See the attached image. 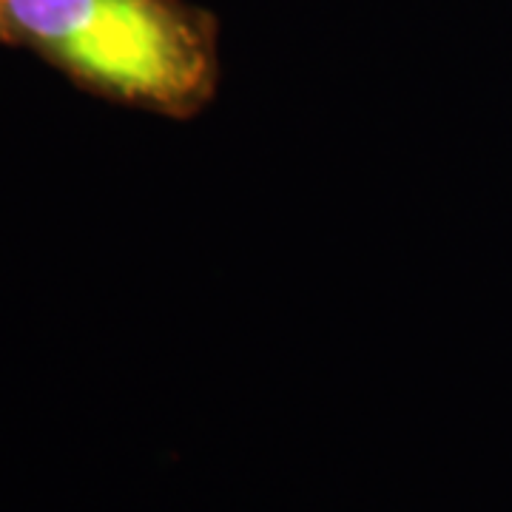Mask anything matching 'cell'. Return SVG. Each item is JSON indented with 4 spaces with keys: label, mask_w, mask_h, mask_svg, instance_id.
Instances as JSON below:
<instances>
[{
    "label": "cell",
    "mask_w": 512,
    "mask_h": 512,
    "mask_svg": "<svg viewBox=\"0 0 512 512\" xmlns=\"http://www.w3.org/2000/svg\"><path fill=\"white\" fill-rule=\"evenodd\" d=\"M3 43L168 120H194L220 89L217 20L185 0H3Z\"/></svg>",
    "instance_id": "6da1fadb"
},
{
    "label": "cell",
    "mask_w": 512,
    "mask_h": 512,
    "mask_svg": "<svg viewBox=\"0 0 512 512\" xmlns=\"http://www.w3.org/2000/svg\"><path fill=\"white\" fill-rule=\"evenodd\" d=\"M0 43H3V0H0Z\"/></svg>",
    "instance_id": "7a4b0ae2"
}]
</instances>
